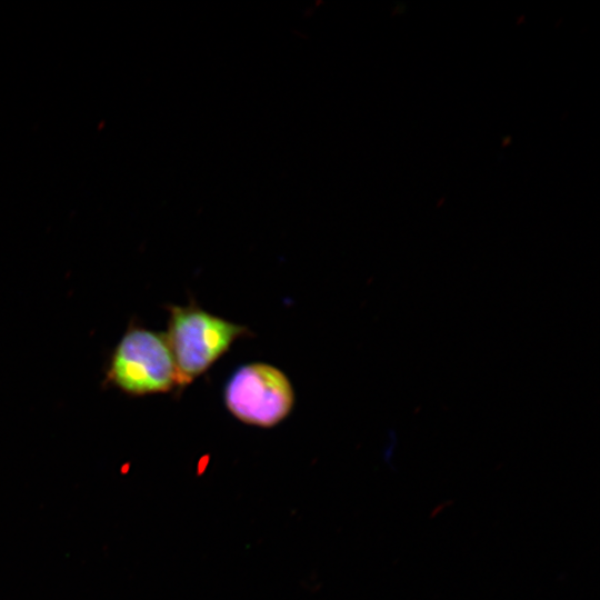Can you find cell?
Returning <instances> with one entry per match:
<instances>
[{
	"label": "cell",
	"instance_id": "obj_1",
	"mask_svg": "<svg viewBox=\"0 0 600 600\" xmlns=\"http://www.w3.org/2000/svg\"><path fill=\"white\" fill-rule=\"evenodd\" d=\"M164 333L178 377V390L209 370L240 337L251 334L247 327L212 314L194 302L169 306Z\"/></svg>",
	"mask_w": 600,
	"mask_h": 600
},
{
	"label": "cell",
	"instance_id": "obj_2",
	"mask_svg": "<svg viewBox=\"0 0 600 600\" xmlns=\"http://www.w3.org/2000/svg\"><path fill=\"white\" fill-rule=\"evenodd\" d=\"M107 381L130 396L166 393L178 389L174 360L164 333L130 326L114 347Z\"/></svg>",
	"mask_w": 600,
	"mask_h": 600
},
{
	"label": "cell",
	"instance_id": "obj_3",
	"mask_svg": "<svg viewBox=\"0 0 600 600\" xmlns=\"http://www.w3.org/2000/svg\"><path fill=\"white\" fill-rule=\"evenodd\" d=\"M227 409L240 421L274 427L291 412L294 390L289 378L277 367L254 362L241 366L224 388Z\"/></svg>",
	"mask_w": 600,
	"mask_h": 600
}]
</instances>
